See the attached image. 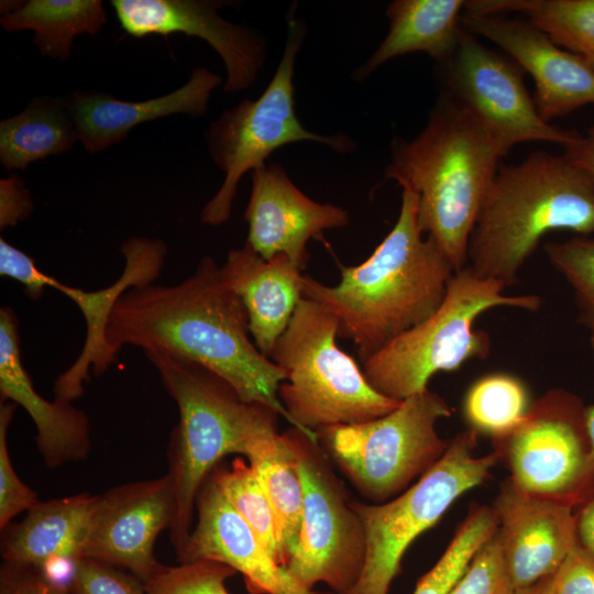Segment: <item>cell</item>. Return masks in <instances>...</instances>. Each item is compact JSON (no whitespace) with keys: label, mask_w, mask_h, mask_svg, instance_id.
<instances>
[{"label":"cell","mask_w":594,"mask_h":594,"mask_svg":"<svg viewBox=\"0 0 594 594\" xmlns=\"http://www.w3.org/2000/svg\"><path fill=\"white\" fill-rule=\"evenodd\" d=\"M464 0H395L386 9L389 30L376 51L354 72L363 79L387 61L424 52L446 64L454 54L463 29Z\"/></svg>","instance_id":"obj_25"},{"label":"cell","mask_w":594,"mask_h":594,"mask_svg":"<svg viewBox=\"0 0 594 594\" xmlns=\"http://www.w3.org/2000/svg\"><path fill=\"white\" fill-rule=\"evenodd\" d=\"M594 235V183L563 154L498 168L471 232L468 265L505 287L551 231Z\"/></svg>","instance_id":"obj_4"},{"label":"cell","mask_w":594,"mask_h":594,"mask_svg":"<svg viewBox=\"0 0 594 594\" xmlns=\"http://www.w3.org/2000/svg\"><path fill=\"white\" fill-rule=\"evenodd\" d=\"M579 544L594 559V494L576 514Z\"/></svg>","instance_id":"obj_43"},{"label":"cell","mask_w":594,"mask_h":594,"mask_svg":"<svg viewBox=\"0 0 594 594\" xmlns=\"http://www.w3.org/2000/svg\"><path fill=\"white\" fill-rule=\"evenodd\" d=\"M497 528L498 520L493 507L472 509L440 559L419 579L413 594H448Z\"/></svg>","instance_id":"obj_31"},{"label":"cell","mask_w":594,"mask_h":594,"mask_svg":"<svg viewBox=\"0 0 594 594\" xmlns=\"http://www.w3.org/2000/svg\"><path fill=\"white\" fill-rule=\"evenodd\" d=\"M0 275L22 284L26 295L40 299L46 287L53 286L55 277L42 272L34 260L23 251L0 239Z\"/></svg>","instance_id":"obj_39"},{"label":"cell","mask_w":594,"mask_h":594,"mask_svg":"<svg viewBox=\"0 0 594 594\" xmlns=\"http://www.w3.org/2000/svg\"><path fill=\"white\" fill-rule=\"evenodd\" d=\"M461 23L470 33L493 42L530 74L534 101L546 122L594 105V68L529 21L464 12Z\"/></svg>","instance_id":"obj_16"},{"label":"cell","mask_w":594,"mask_h":594,"mask_svg":"<svg viewBox=\"0 0 594 594\" xmlns=\"http://www.w3.org/2000/svg\"><path fill=\"white\" fill-rule=\"evenodd\" d=\"M591 346L594 355V333H591ZM584 424L588 442V459L594 472V404L585 407Z\"/></svg>","instance_id":"obj_44"},{"label":"cell","mask_w":594,"mask_h":594,"mask_svg":"<svg viewBox=\"0 0 594 594\" xmlns=\"http://www.w3.org/2000/svg\"><path fill=\"white\" fill-rule=\"evenodd\" d=\"M0 594H70L68 583L47 571L30 565L3 562Z\"/></svg>","instance_id":"obj_38"},{"label":"cell","mask_w":594,"mask_h":594,"mask_svg":"<svg viewBox=\"0 0 594 594\" xmlns=\"http://www.w3.org/2000/svg\"><path fill=\"white\" fill-rule=\"evenodd\" d=\"M515 591L552 576L579 544L573 506L518 488L510 480L493 507Z\"/></svg>","instance_id":"obj_17"},{"label":"cell","mask_w":594,"mask_h":594,"mask_svg":"<svg viewBox=\"0 0 594 594\" xmlns=\"http://www.w3.org/2000/svg\"><path fill=\"white\" fill-rule=\"evenodd\" d=\"M219 75L206 67L194 69L189 80L164 96L143 101H123L109 92L74 91L64 99L75 122L79 141L88 153H97L124 140L139 124L176 113H207Z\"/></svg>","instance_id":"obj_22"},{"label":"cell","mask_w":594,"mask_h":594,"mask_svg":"<svg viewBox=\"0 0 594 594\" xmlns=\"http://www.w3.org/2000/svg\"><path fill=\"white\" fill-rule=\"evenodd\" d=\"M543 249L573 289L579 322L594 333V235L549 242Z\"/></svg>","instance_id":"obj_33"},{"label":"cell","mask_w":594,"mask_h":594,"mask_svg":"<svg viewBox=\"0 0 594 594\" xmlns=\"http://www.w3.org/2000/svg\"><path fill=\"white\" fill-rule=\"evenodd\" d=\"M497 531L476 552L448 594H514Z\"/></svg>","instance_id":"obj_35"},{"label":"cell","mask_w":594,"mask_h":594,"mask_svg":"<svg viewBox=\"0 0 594 594\" xmlns=\"http://www.w3.org/2000/svg\"><path fill=\"white\" fill-rule=\"evenodd\" d=\"M233 2L224 0H112L121 28L134 37L183 33L198 36L220 55L227 78L224 91L249 88L262 68L266 47L260 34L231 23L219 10Z\"/></svg>","instance_id":"obj_15"},{"label":"cell","mask_w":594,"mask_h":594,"mask_svg":"<svg viewBox=\"0 0 594 594\" xmlns=\"http://www.w3.org/2000/svg\"><path fill=\"white\" fill-rule=\"evenodd\" d=\"M220 271L245 307L255 345L270 358L304 298L301 268L284 254L265 260L244 244L228 253Z\"/></svg>","instance_id":"obj_23"},{"label":"cell","mask_w":594,"mask_h":594,"mask_svg":"<svg viewBox=\"0 0 594 594\" xmlns=\"http://www.w3.org/2000/svg\"><path fill=\"white\" fill-rule=\"evenodd\" d=\"M253 468L273 508L285 568L295 552L304 515V486L297 457L284 431L254 444L244 458Z\"/></svg>","instance_id":"obj_27"},{"label":"cell","mask_w":594,"mask_h":594,"mask_svg":"<svg viewBox=\"0 0 594 594\" xmlns=\"http://www.w3.org/2000/svg\"><path fill=\"white\" fill-rule=\"evenodd\" d=\"M167 251L162 240L132 237L121 246L123 272L110 286L87 292L65 285L56 278L52 288L66 295L79 308L86 322V338L77 360L56 378L55 399L72 402L80 397L89 372L99 376L116 361L117 354L105 338L110 312L124 292L154 283L164 267Z\"/></svg>","instance_id":"obj_20"},{"label":"cell","mask_w":594,"mask_h":594,"mask_svg":"<svg viewBox=\"0 0 594 594\" xmlns=\"http://www.w3.org/2000/svg\"><path fill=\"white\" fill-rule=\"evenodd\" d=\"M451 414L447 400L428 388L380 418L316 433L354 488L380 504L407 490L443 455L449 443L439 437L437 422Z\"/></svg>","instance_id":"obj_8"},{"label":"cell","mask_w":594,"mask_h":594,"mask_svg":"<svg viewBox=\"0 0 594 594\" xmlns=\"http://www.w3.org/2000/svg\"><path fill=\"white\" fill-rule=\"evenodd\" d=\"M175 512L173 479L125 483L97 495L82 558L127 570L145 582L161 566L154 554Z\"/></svg>","instance_id":"obj_14"},{"label":"cell","mask_w":594,"mask_h":594,"mask_svg":"<svg viewBox=\"0 0 594 594\" xmlns=\"http://www.w3.org/2000/svg\"><path fill=\"white\" fill-rule=\"evenodd\" d=\"M563 147V156L594 183V125Z\"/></svg>","instance_id":"obj_42"},{"label":"cell","mask_w":594,"mask_h":594,"mask_svg":"<svg viewBox=\"0 0 594 594\" xmlns=\"http://www.w3.org/2000/svg\"><path fill=\"white\" fill-rule=\"evenodd\" d=\"M285 432L297 457L305 496L299 541L285 568L307 588L323 583L334 594H350L365 561L363 525L318 439L296 427Z\"/></svg>","instance_id":"obj_11"},{"label":"cell","mask_w":594,"mask_h":594,"mask_svg":"<svg viewBox=\"0 0 594 594\" xmlns=\"http://www.w3.org/2000/svg\"><path fill=\"white\" fill-rule=\"evenodd\" d=\"M338 330L332 314L304 297L270 355L286 374L278 397L292 426L315 439L320 428L370 421L400 404L371 386L338 346Z\"/></svg>","instance_id":"obj_7"},{"label":"cell","mask_w":594,"mask_h":594,"mask_svg":"<svg viewBox=\"0 0 594 594\" xmlns=\"http://www.w3.org/2000/svg\"><path fill=\"white\" fill-rule=\"evenodd\" d=\"M584 410L572 393L552 389L531 404L508 436L497 440L518 488L573 507L593 495Z\"/></svg>","instance_id":"obj_12"},{"label":"cell","mask_w":594,"mask_h":594,"mask_svg":"<svg viewBox=\"0 0 594 594\" xmlns=\"http://www.w3.org/2000/svg\"><path fill=\"white\" fill-rule=\"evenodd\" d=\"M295 9L293 6L289 11L282 58L263 94L224 111L206 133L209 154L224 178L202 208L200 220L205 224L220 226L230 218L242 176L263 166L277 148L299 141L323 143L340 153L355 146L346 135H321L306 130L295 113V63L307 32Z\"/></svg>","instance_id":"obj_9"},{"label":"cell","mask_w":594,"mask_h":594,"mask_svg":"<svg viewBox=\"0 0 594 594\" xmlns=\"http://www.w3.org/2000/svg\"><path fill=\"white\" fill-rule=\"evenodd\" d=\"M10 400L0 403V529L23 510H29L38 499L37 494L16 475L8 451V428L16 409Z\"/></svg>","instance_id":"obj_36"},{"label":"cell","mask_w":594,"mask_h":594,"mask_svg":"<svg viewBox=\"0 0 594 594\" xmlns=\"http://www.w3.org/2000/svg\"><path fill=\"white\" fill-rule=\"evenodd\" d=\"M221 492L279 563L277 526L270 501L246 459L237 458L230 468L211 472Z\"/></svg>","instance_id":"obj_32"},{"label":"cell","mask_w":594,"mask_h":594,"mask_svg":"<svg viewBox=\"0 0 594 594\" xmlns=\"http://www.w3.org/2000/svg\"><path fill=\"white\" fill-rule=\"evenodd\" d=\"M417 222V197L403 189L397 221L373 253L343 266L328 286L302 275L304 297L332 314L338 338L349 339L361 362L430 317L444 299L455 267Z\"/></svg>","instance_id":"obj_2"},{"label":"cell","mask_w":594,"mask_h":594,"mask_svg":"<svg viewBox=\"0 0 594 594\" xmlns=\"http://www.w3.org/2000/svg\"><path fill=\"white\" fill-rule=\"evenodd\" d=\"M96 502L87 493L37 501L23 520L1 530L3 562L47 572L56 561L75 563L82 558Z\"/></svg>","instance_id":"obj_24"},{"label":"cell","mask_w":594,"mask_h":594,"mask_svg":"<svg viewBox=\"0 0 594 594\" xmlns=\"http://www.w3.org/2000/svg\"><path fill=\"white\" fill-rule=\"evenodd\" d=\"M197 522L177 554L180 562L212 560L244 578L251 594H328L301 585L262 544L228 502L211 474L197 499Z\"/></svg>","instance_id":"obj_19"},{"label":"cell","mask_w":594,"mask_h":594,"mask_svg":"<svg viewBox=\"0 0 594 594\" xmlns=\"http://www.w3.org/2000/svg\"><path fill=\"white\" fill-rule=\"evenodd\" d=\"M446 66L449 95L487 129L505 155L519 143L565 146L580 135L546 122L525 87L522 72L469 31H462Z\"/></svg>","instance_id":"obj_13"},{"label":"cell","mask_w":594,"mask_h":594,"mask_svg":"<svg viewBox=\"0 0 594 594\" xmlns=\"http://www.w3.org/2000/svg\"><path fill=\"white\" fill-rule=\"evenodd\" d=\"M530 406L528 389L520 378L492 373L476 380L468 389L463 411L471 429L499 440L525 419Z\"/></svg>","instance_id":"obj_30"},{"label":"cell","mask_w":594,"mask_h":594,"mask_svg":"<svg viewBox=\"0 0 594 594\" xmlns=\"http://www.w3.org/2000/svg\"><path fill=\"white\" fill-rule=\"evenodd\" d=\"M505 286L477 275L469 265L457 271L439 308L362 362L371 386L402 402L428 389L439 372L460 369L473 359H486L491 338L475 328L476 319L496 307L536 311L541 298L534 294L508 296Z\"/></svg>","instance_id":"obj_6"},{"label":"cell","mask_w":594,"mask_h":594,"mask_svg":"<svg viewBox=\"0 0 594 594\" xmlns=\"http://www.w3.org/2000/svg\"><path fill=\"white\" fill-rule=\"evenodd\" d=\"M385 176L417 197L420 231L455 272L468 265L471 232L505 154L487 129L449 94L413 140L395 138Z\"/></svg>","instance_id":"obj_3"},{"label":"cell","mask_w":594,"mask_h":594,"mask_svg":"<svg viewBox=\"0 0 594 594\" xmlns=\"http://www.w3.org/2000/svg\"><path fill=\"white\" fill-rule=\"evenodd\" d=\"M553 594H594V559L578 544L551 576Z\"/></svg>","instance_id":"obj_40"},{"label":"cell","mask_w":594,"mask_h":594,"mask_svg":"<svg viewBox=\"0 0 594 594\" xmlns=\"http://www.w3.org/2000/svg\"><path fill=\"white\" fill-rule=\"evenodd\" d=\"M477 432L459 433L439 461L393 499L370 504L350 501L365 535V561L350 594H388L403 557L422 532L435 526L464 493L481 485L501 452L475 454Z\"/></svg>","instance_id":"obj_10"},{"label":"cell","mask_w":594,"mask_h":594,"mask_svg":"<svg viewBox=\"0 0 594 594\" xmlns=\"http://www.w3.org/2000/svg\"><path fill=\"white\" fill-rule=\"evenodd\" d=\"M67 583L70 594H146L131 572L91 558L75 561Z\"/></svg>","instance_id":"obj_37"},{"label":"cell","mask_w":594,"mask_h":594,"mask_svg":"<svg viewBox=\"0 0 594 594\" xmlns=\"http://www.w3.org/2000/svg\"><path fill=\"white\" fill-rule=\"evenodd\" d=\"M251 177V195L244 212L249 223L245 244L265 260L284 254L302 271L309 258V240L324 230L349 224L343 208L309 198L278 163L264 164Z\"/></svg>","instance_id":"obj_18"},{"label":"cell","mask_w":594,"mask_h":594,"mask_svg":"<svg viewBox=\"0 0 594 594\" xmlns=\"http://www.w3.org/2000/svg\"><path fill=\"white\" fill-rule=\"evenodd\" d=\"M105 338L116 354L133 345L197 363L228 382L243 400L268 406L292 425L278 397L286 374L255 345L243 302L210 256L176 285L151 283L124 292L110 312Z\"/></svg>","instance_id":"obj_1"},{"label":"cell","mask_w":594,"mask_h":594,"mask_svg":"<svg viewBox=\"0 0 594 594\" xmlns=\"http://www.w3.org/2000/svg\"><path fill=\"white\" fill-rule=\"evenodd\" d=\"M514 594H553L551 588V576L546 578L528 587L517 590Z\"/></svg>","instance_id":"obj_45"},{"label":"cell","mask_w":594,"mask_h":594,"mask_svg":"<svg viewBox=\"0 0 594 594\" xmlns=\"http://www.w3.org/2000/svg\"><path fill=\"white\" fill-rule=\"evenodd\" d=\"M0 23L7 32L33 31L42 55L67 61L74 38L100 32L107 13L100 0L2 1Z\"/></svg>","instance_id":"obj_26"},{"label":"cell","mask_w":594,"mask_h":594,"mask_svg":"<svg viewBox=\"0 0 594 594\" xmlns=\"http://www.w3.org/2000/svg\"><path fill=\"white\" fill-rule=\"evenodd\" d=\"M33 212V201L24 183L15 174L0 180V229L14 227Z\"/></svg>","instance_id":"obj_41"},{"label":"cell","mask_w":594,"mask_h":594,"mask_svg":"<svg viewBox=\"0 0 594 594\" xmlns=\"http://www.w3.org/2000/svg\"><path fill=\"white\" fill-rule=\"evenodd\" d=\"M144 353L179 414L169 442L168 472L175 494L169 536L178 554L191 531L204 482L226 455L245 458L254 444L277 435L279 415L263 404L243 400L228 382L197 363L161 351Z\"/></svg>","instance_id":"obj_5"},{"label":"cell","mask_w":594,"mask_h":594,"mask_svg":"<svg viewBox=\"0 0 594 594\" xmlns=\"http://www.w3.org/2000/svg\"><path fill=\"white\" fill-rule=\"evenodd\" d=\"M0 395L22 406L36 427V444L45 464L58 468L86 459L91 450L89 419L70 402H50L34 388L20 349L18 318L10 307L0 309Z\"/></svg>","instance_id":"obj_21"},{"label":"cell","mask_w":594,"mask_h":594,"mask_svg":"<svg viewBox=\"0 0 594 594\" xmlns=\"http://www.w3.org/2000/svg\"><path fill=\"white\" fill-rule=\"evenodd\" d=\"M79 141L64 99L37 97L20 113L0 122V162L6 169L69 151Z\"/></svg>","instance_id":"obj_28"},{"label":"cell","mask_w":594,"mask_h":594,"mask_svg":"<svg viewBox=\"0 0 594 594\" xmlns=\"http://www.w3.org/2000/svg\"><path fill=\"white\" fill-rule=\"evenodd\" d=\"M235 573L231 566L212 560L161 564L144 585L146 594H230L226 583Z\"/></svg>","instance_id":"obj_34"},{"label":"cell","mask_w":594,"mask_h":594,"mask_svg":"<svg viewBox=\"0 0 594 594\" xmlns=\"http://www.w3.org/2000/svg\"><path fill=\"white\" fill-rule=\"evenodd\" d=\"M464 12L521 13L553 43L594 68V0H471L465 1Z\"/></svg>","instance_id":"obj_29"}]
</instances>
